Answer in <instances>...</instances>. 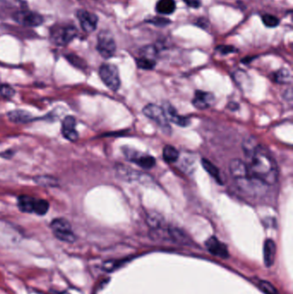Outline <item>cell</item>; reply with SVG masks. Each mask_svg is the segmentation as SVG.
Here are the masks:
<instances>
[{
  "label": "cell",
  "instance_id": "obj_1",
  "mask_svg": "<svg viewBox=\"0 0 293 294\" xmlns=\"http://www.w3.org/2000/svg\"><path fill=\"white\" fill-rule=\"evenodd\" d=\"M242 149L247 159L248 170L251 175L266 185L276 183L278 178V169L272 155L252 138L245 140Z\"/></svg>",
  "mask_w": 293,
  "mask_h": 294
},
{
  "label": "cell",
  "instance_id": "obj_2",
  "mask_svg": "<svg viewBox=\"0 0 293 294\" xmlns=\"http://www.w3.org/2000/svg\"><path fill=\"white\" fill-rule=\"evenodd\" d=\"M235 182L240 190L253 196L264 194L266 192V187H268L258 178L252 176L250 171L244 177L235 180Z\"/></svg>",
  "mask_w": 293,
  "mask_h": 294
},
{
  "label": "cell",
  "instance_id": "obj_3",
  "mask_svg": "<svg viewBox=\"0 0 293 294\" xmlns=\"http://www.w3.org/2000/svg\"><path fill=\"white\" fill-rule=\"evenodd\" d=\"M143 114L147 118L150 119L152 121L156 122L161 130L166 134L171 133V127L168 122L167 115L165 114L164 109L156 105V104H148L143 109Z\"/></svg>",
  "mask_w": 293,
  "mask_h": 294
},
{
  "label": "cell",
  "instance_id": "obj_4",
  "mask_svg": "<svg viewBox=\"0 0 293 294\" xmlns=\"http://www.w3.org/2000/svg\"><path fill=\"white\" fill-rule=\"evenodd\" d=\"M51 229L56 238L66 243H74L76 237L72 230L70 222L66 218H55L51 223Z\"/></svg>",
  "mask_w": 293,
  "mask_h": 294
},
{
  "label": "cell",
  "instance_id": "obj_5",
  "mask_svg": "<svg viewBox=\"0 0 293 294\" xmlns=\"http://www.w3.org/2000/svg\"><path fill=\"white\" fill-rule=\"evenodd\" d=\"M99 76L102 81L111 91H118L120 87L119 70L114 65H102L99 68Z\"/></svg>",
  "mask_w": 293,
  "mask_h": 294
},
{
  "label": "cell",
  "instance_id": "obj_6",
  "mask_svg": "<svg viewBox=\"0 0 293 294\" xmlns=\"http://www.w3.org/2000/svg\"><path fill=\"white\" fill-rule=\"evenodd\" d=\"M96 49L105 59H110L114 55L116 52V41L110 31H102L98 34Z\"/></svg>",
  "mask_w": 293,
  "mask_h": 294
},
{
  "label": "cell",
  "instance_id": "obj_7",
  "mask_svg": "<svg viewBox=\"0 0 293 294\" xmlns=\"http://www.w3.org/2000/svg\"><path fill=\"white\" fill-rule=\"evenodd\" d=\"M123 153L126 158L132 163H134L138 166L144 169H152L156 164V159L150 155L144 154L142 152H138L134 149L125 147L122 149Z\"/></svg>",
  "mask_w": 293,
  "mask_h": 294
},
{
  "label": "cell",
  "instance_id": "obj_8",
  "mask_svg": "<svg viewBox=\"0 0 293 294\" xmlns=\"http://www.w3.org/2000/svg\"><path fill=\"white\" fill-rule=\"evenodd\" d=\"M78 35V31L74 26L54 27L51 31V39L58 46H64L72 42Z\"/></svg>",
  "mask_w": 293,
  "mask_h": 294
},
{
  "label": "cell",
  "instance_id": "obj_9",
  "mask_svg": "<svg viewBox=\"0 0 293 294\" xmlns=\"http://www.w3.org/2000/svg\"><path fill=\"white\" fill-rule=\"evenodd\" d=\"M14 20L19 25L26 27H36L43 23L42 16L28 11H20L15 13Z\"/></svg>",
  "mask_w": 293,
  "mask_h": 294
},
{
  "label": "cell",
  "instance_id": "obj_10",
  "mask_svg": "<svg viewBox=\"0 0 293 294\" xmlns=\"http://www.w3.org/2000/svg\"><path fill=\"white\" fill-rule=\"evenodd\" d=\"M76 17L80 21L81 27L86 33H92L96 31L98 24V16L95 15L94 13H89L87 11L80 10L76 13Z\"/></svg>",
  "mask_w": 293,
  "mask_h": 294
},
{
  "label": "cell",
  "instance_id": "obj_11",
  "mask_svg": "<svg viewBox=\"0 0 293 294\" xmlns=\"http://www.w3.org/2000/svg\"><path fill=\"white\" fill-rule=\"evenodd\" d=\"M116 170L118 176H120L122 179L128 181H140V182H150V176H147V174L132 170L129 167L120 165L117 167Z\"/></svg>",
  "mask_w": 293,
  "mask_h": 294
},
{
  "label": "cell",
  "instance_id": "obj_12",
  "mask_svg": "<svg viewBox=\"0 0 293 294\" xmlns=\"http://www.w3.org/2000/svg\"><path fill=\"white\" fill-rule=\"evenodd\" d=\"M206 247L211 254L218 257H229V251L224 243L220 242L217 237H211L206 242Z\"/></svg>",
  "mask_w": 293,
  "mask_h": 294
},
{
  "label": "cell",
  "instance_id": "obj_13",
  "mask_svg": "<svg viewBox=\"0 0 293 294\" xmlns=\"http://www.w3.org/2000/svg\"><path fill=\"white\" fill-rule=\"evenodd\" d=\"M215 102L214 94L206 91H197L192 99V104L198 109H206L212 106Z\"/></svg>",
  "mask_w": 293,
  "mask_h": 294
},
{
  "label": "cell",
  "instance_id": "obj_14",
  "mask_svg": "<svg viewBox=\"0 0 293 294\" xmlns=\"http://www.w3.org/2000/svg\"><path fill=\"white\" fill-rule=\"evenodd\" d=\"M76 120L74 116H68L64 118L62 123V134L66 140L70 141H75L78 138V134L76 132Z\"/></svg>",
  "mask_w": 293,
  "mask_h": 294
},
{
  "label": "cell",
  "instance_id": "obj_15",
  "mask_svg": "<svg viewBox=\"0 0 293 294\" xmlns=\"http://www.w3.org/2000/svg\"><path fill=\"white\" fill-rule=\"evenodd\" d=\"M164 111L168 121L173 122L174 124L178 125L180 127H186L190 123V119L179 115L176 109H174V107L170 103H166V105L164 106Z\"/></svg>",
  "mask_w": 293,
  "mask_h": 294
},
{
  "label": "cell",
  "instance_id": "obj_16",
  "mask_svg": "<svg viewBox=\"0 0 293 294\" xmlns=\"http://www.w3.org/2000/svg\"><path fill=\"white\" fill-rule=\"evenodd\" d=\"M229 170L230 175L234 180L239 179L241 177L246 176L248 174L247 164L241 159H232L230 162Z\"/></svg>",
  "mask_w": 293,
  "mask_h": 294
},
{
  "label": "cell",
  "instance_id": "obj_17",
  "mask_svg": "<svg viewBox=\"0 0 293 294\" xmlns=\"http://www.w3.org/2000/svg\"><path fill=\"white\" fill-rule=\"evenodd\" d=\"M276 256V244L272 239H268L263 247V259L266 267H272Z\"/></svg>",
  "mask_w": 293,
  "mask_h": 294
},
{
  "label": "cell",
  "instance_id": "obj_18",
  "mask_svg": "<svg viewBox=\"0 0 293 294\" xmlns=\"http://www.w3.org/2000/svg\"><path fill=\"white\" fill-rule=\"evenodd\" d=\"M176 8L174 0H158L156 5V12L162 15H170Z\"/></svg>",
  "mask_w": 293,
  "mask_h": 294
},
{
  "label": "cell",
  "instance_id": "obj_19",
  "mask_svg": "<svg viewBox=\"0 0 293 294\" xmlns=\"http://www.w3.org/2000/svg\"><path fill=\"white\" fill-rule=\"evenodd\" d=\"M7 115L10 121L14 123H24L30 121L32 119V115L30 113L25 110H21V109L10 111Z\"/></svg>",
  "mask_w": 293,
  "mask_h": 294
},
{
  "label": "cell",
  "instance_id": "obj_20",
  "mask_svg": "<svg viewBox=\"0 0 293 294\" xmlns=\"http://www.w3.org/2000/svg\"><path fill=\"white\" fill-rule=\"evenodd\" d=\"M36 203V198L27 196V195H22L18 199V207L22 212H34Z\"/></svg>",
  "mask_w": 293,
  "mask_h": 294
},
{
  "label": "cell",
  "instance_id": "obj_21",
  "mask_svg": "<svg viewBox=\"0 0 293 294\" xmlns=\"http://www.w3.org/2000/svg\"><path fill=\"white\" fill-rule=\"evenodd\" d=\"M275 82L280 85H288L292 81V76L290 71L286 68H282L274 74Z\"/></svg>",
  "mask_w": 293,
  "mask_h": 294
},
{
  "label": "cell",
  "instance_id": "obj_22",
  "mask_svg": "<svg viewBox=\"0 0 293 294\" xmlns=\"http://www.w3.org/2000/svg\"><path fill=\"white\" fill-rule=\"evenodd\" d=\"M202 164L203 168L206 172L209 173L214 179L218 181V182H222L221 180V175H220V170L218 169L217 167L215 166L212 163H211L210 161L208 159H202Z\"/></svg>",
  "mask_w": 293,
  "mask_h": 294
},
{
  "label": "cell",
  "instance_id": "obj_23",
  "mask_svg": "<svg viewBox=\"0 0 293 294\" xmlns=\"http://www.w3.org/2000/svg\"><path fill=\"white\" fill-rule=\"evenodd\" d=\"M162 157L167 163H174L179 158V152L172 146H166L162 150Z\"/></svg>",
  "mask_w": 293,
  "mask_h": 294
},
{
  "label": "cell",
  "instance_id": "obj_24",
  "mask_svg": "<svg viewBox=\"0 0 293 294\" xmlns=\"http://www.w3.org/2000/svg\"><path fill=\"white\" fill-rule=\"evenodd\" d=\"M136 63L138 68L143 70H152L154 67H156V61L148 59V58L140 57L136 59Z\"/></svg>",
  "mask_w": 293,
  "mask_h": 294
},
{
  "label": "cell",
  "instance_id": "obj_25",
  "mask_svg": "<svg viewBox=\"0 0 293 294\" xmlns=\"http://www.w3.org/2000/svg\"><path fill=\"white\" fill-rule=\"evenodd\" d=\"M34 181L39 185L44 186V187H55L58 184V181L55 179L54 177L48 176H36L34 178Z\"/></svg>",
  "mask_w": 293,
  "mask_h": 294
},
{
  "label": "cell",
  "instance_id": "obj_26",
  "mask_svg": "<svg viewBox=\"0 0 293 294\" xmlns=\"http://www.w3.org/2000/svg\"><path fill=\"white\" fill-rule=\"evenodd\" d=\"M147 224H149L152 230H156L158 228L161 227L164 225V219L160 215H158L156 213L150 214L147 217Z\"/></svg>",
  "mask_w": 293,
  "mask_h": 294
},
{
  "label": "cell",
  "instance_id": "obj_27",
  "mask_svg": "<svg viewBox=\"0 0 293 294\" xmlns=\"http://www.w3.org/2000/svg\"><path fill=\"white\" fill-rule=\"evenodd\" d=\"M49 209V204L45 200H39L36 199V203L34 206V213L38 215H44L46 214Z\"/></svg>",
  "mask_w": 293,
  "mask_h": 294
},
{
  "label": "cell",
  "instance_id": "obj_28",
  "mask_svg": "<svg viewBox=\"0 0 293 294\" xmlns=\"http://www.w3.org/2000/svg\"><path fill=\"white\" fill-rule=\"evenodd\" d=\"M262 20L264 25L268 28H275L280 25V19L277 17L271 15V14L263 15Z\"/></svg>",
  "mask_w": 293,
  "mask_h": 294
},
{
  "label": "cell",
  "instance_id": "obj_29",
  "mask_svg": "<svg viewBox=\"0 0 293 294\" xmlns=\"http://www.w3.org/2000/svg\"><path fill=\"white\" fill-rule=\"evenodd\" d=\"M146 22L149 23L150 25L158 26V27H165V26L171 24V22L168 19L160 18V17H154L152 19H146Z\"/></svg>",
  "mask_w": 293,
  "mask_h": 294
},
{
  "label": "cell",
  "instance_id": "obj_30",
  "mask_svg": "<svg viewBox=\"0 0 293 294\" xmlns=\"http://www.w3.org/2000/svg\"><path fill=\"white\" fill-rule=\"evenodd\" d=\"M259 285L260 289L262 290L266 294H278L277 289L270 284L269 282L265 281V280H260L259 282Z\"/></svg>",
  "mask_w": 293,
  "mask_h": 294
},
{
  "label": "cell",
  "instance_id": "obj_31",
  "mask_svg": "<svg viewBox=\"0 0 293 294\" xmlns=\"http://www.w3.org/2000/svg\"><path fill=\"white\" fill-rule=\"evenodd\" d=\"M0 94L2 95L4 97L10 98L15 94V91L13 90L9 85H4L0 86Z\"/></svg>",
  "mask_w": 293,
  "mask_h": 294
},
{
  "label": "cell",
  "instance_id": "obj_32",
  "mask_svg": "<svg viewBox=\"0 0 293 294\" xmlns=\"http://www.w3.org/2000/svg\"><path fill=\"white\" fill-rule=\"evenodd\" d=\"M216 50L218 53H220V54H222V55H228V54H230V53H235V52L238 51L232 46H218V47L216 48Z\"/></svg>",
  "mask_w": 293,
  "mask_h": 294
},
{
  "label": "cell",
  "instance_id": "obj_33",
  "mask_svg": "<svg viewBox=\"0 0 293 294\" xmlns=\"http://www.w3.org/2000/svg\"><path fill=\"white\" fill-rule=\"evenodd\" d=\"M188 7L194 9H198L202 6V0H182Z\"/></svg>",
  "mask_w": 293,
  "mask_h": 294
}]
</instances>
